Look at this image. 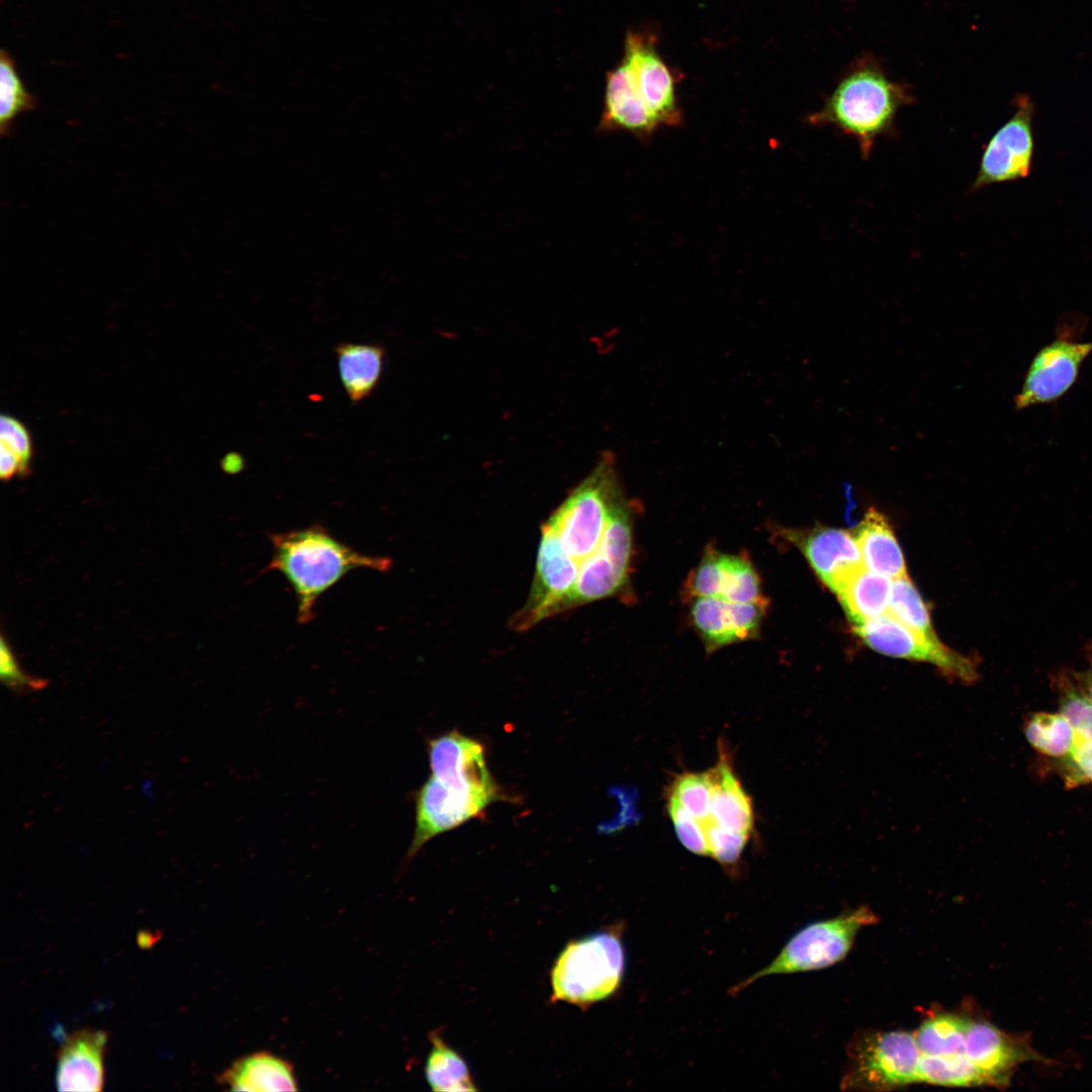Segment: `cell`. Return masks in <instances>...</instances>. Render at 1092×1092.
<instances>
[{
	"label": "cell",
	"instance_id": "4fadbf2b",
	"mask_svg": "<svg viewBox=\"0 0 1092 1092\" xmlns=\"http://www.w3.org/2000/svg\"><path fill=\"white\" fill-rule=\"evenodd\" d=\"M1092 351V342H1076L1061 335L1042 347L1033 357L1020 391L1014 397L1015 410L1051 403L1062 397L1078 378L1080 367Z\"/></svg>",
	"mask_w": 1092,
	"mask_h": 1092
},
{
	"label": "cell",
	"instance_id": "6da1fadb",
	"mask_svg": "<svg viewBox=\"0 0 1092 1092\" xmlns=\"http://www.w3.org/2000/svg\"><path fill=\"white\" fill-rule=\"evenodd\" d=\"M634 513L613 454L604 453L543 522L532 585L513 625L526 631L559 615L583 571L631 573Z\"/></svg>",
	"mask_w": 1092,
	"mask_h": 1092
},
{
	"label": "cell",
	"instance_id": "e0dca14e",
	"mask_svg": "<svg viewBox=\"0 0 1092 1092\" xmlns=\"http://www.w3.org/2000/svg\"><path fill=\"white\" fill-rule=\"evenodd\" d=\"M106 1034L81 1029L65 1038L58 1052L57 1084L60 1091H99L103 1085Z\"/></svg>",
	"mask_w": 1092,
	"mask_h": 1092
},
{
	"label": "cell",
	"instance_id": "5b68a950",
	"mask_svg": "<svg viewBox=\"0 0 1092 1092\" xmlns=\"http://www.w3.org/2000/svg\"><path fill=\"white\" fill-rule=\"evenodd\" d=\"M877 921L876 914L861 906L834 918L808 924L786 943L769 965L733 986L729 993L736 995L765 976L827 968L848 953L862 927Z\"/></svg>",
	"mask_w": 1092,
	"mask_h": 1092
},
{
	"label": "cell",
	"instance_id": "9a60e30c",
	"mask_svg": "<svg viewBox=\"0 0 1092 1092\" xmlns=\"http://www.w3.org/2000/svg\"><path fill=\"white\" fill-rule=\"evenodd\" d=\"M965 1056L981 1072L987 1085L1004 1087L1023 1062L1036 1060L1026 1037L1010 1035L986 1019L971 1018L964 1046Z\"/></svg>",
	"mask_w": 1092,
	"mask_h": 1092
},
{
	"label": "cell",
	"instance_id": "f1b7e54d",
	"mask_svg": "<svg viewBox=\"0 0 1092 1092\" xmlns=\"http://www.w3.org/2000/svg\"><path fill=\"white\" fill-rule=\"evenodd\" d=\"M0 476L10 480L16 475L25 476L30 470L33 455L32 441L26 427L17 419L1 417Z\"/></svg>",
	"mask_w": 1092,
	"mask_h": 1092
},
{
	"label": "cell",
	"instance_id": "8d00e7d4",
	"mask_svg": "<svg viewBox=\"0 0 1092 1092\" xmlns=\"http://www.w3.org/2000/svg\"><path fill=\"white\" fill-rule=\"evenodd\" d=\"M244 458L239 453L231 452L223 456L220 465L226 473H238L244 468Z\"/></svg>",
	"mask_w": 1092,
	"mask_h": 1092
},
{
	"label": "cell",
	"instance_id": "603a6c76",
	"mask_svg": "<svg viewBox=\"0 0 1092 1092\" xmlns=\"http://www.w3.org/2000/svg\"><path fill=\"white\" fill-rule=\"evenodd\" d=\"M432 1049L425 1065V1076L434 1091H476L464 1059L436 1031L430 1034Z\"/></svg>",
	"mask_w": 1092,
	"mask_h": 1092
},
{
	"label": "cell",
	"instance_id": "4dcf8cb0",
	"mask_svg": "<svg viewBox=\"0 0 1092 1092\" xmlns=\"http://www.w3.org/2000/svg\"><path fill=\"white\" fill-rule=\"evenodd\" d=\"M1060 692V713L1069 722L1076 736L1092 742V701L1066 674L1057 678Z\"/></svg>",
	"mask_w": 1092,
	"mask_h": 1092
},
{
	"label": "cell",
	"instance_id": "4316f807",
	"mask_svg": "<svg viewBox=\"0 0 1092 1092\" xmlns=\"http://www.w3.org/2000/svg\"><path fill=\"white\" fill-rule=\"evenodd\" d=\"M1029 744L1045 755L1069 756L1076 741V734L1065 717L1053 713L1033 714L1024 728Z\"/></svg>",
	"mask_w": 1092,
	"mask_h": 1092
},
{
	"label": "cell",
	"instance_id": "8fae6325",
	"mask_svg": "<svg viewBox=\"0 0 1092 1092\" xmlns=\"http://www.w3.org/2000/svg\"><path fill=\"white\" fill-rule=\"evenodd\" d=\"M689 622L707 654L759 638L768 601L740 603L717 598L688 599Z\"/></svg>",
	"mask_w": 1092,
	"mask_h": 1092
},
{
	"label": "cell",
	"instance_id": "52a82bcc",
	"mask_svg": "<svg viewBox=\"0 0 1092 1092\" xmlns=\"http://www.w3.org/2000/svg\"><path fill=\"white\" fill-rule=\"evenodd\" d=\"M502 799L489 791L456 776L432 775L415 794L416 826L406 859L433 837L483 814L488 805Z\"/></svg>",
	"mask_w": 1092,
	"mask_h": 1092
},
{
	"label": "cell",
	"instance_id": "836d02e7",
	"mask_svg": "<svg viewBox=\"0 0 1092 1092\" xmlns=\"http://www.w3.org/2000/svg\"><path fill=\"white\" fill-rule=\"evenodd\" d=\"M0 674L1 680L17 693L34 692L47 685V680L23 672L3 636L0 644Z\"/></svg>",
	"mask_w": 1092,
	"mask_h": 1092
},
{
	"label": "cell",
	"instance_id": "2e32d148",
	"mask_svg": "<svg viewBox=\"0 0 1092 1092\" xmlns=\"http://www.w3.org/2000/svg\"><path fill=\"white\" fill-rule=\"evenodd\" d=\"M660 127L639 95L630 70L622 60L607 72L604 108L599 123L601 131L623 130L642 141L649 140Z\"/></svg>",
	"mask_w": 1092,
	"mask_h": 1092
},
{
	"label": "cell",
	"instance_id": "83f0119b",
	"mask_svg": "<svg viewBox=\"0 0 1092 1092\" xmlns=\"http://www.w3.org/2000/svg\"><path fill=\"white\" fill-rule=\"evenodd\" d=\"M887 613L927 639L940 641L933 629L928 607L907 575L893 579Z\"/></svg>",
	"mask_w": 1092,
	"mask_h": 1092
},
{
	"label": "cell",
	"instance_id": "cb8c5ba5",
	"mask_svg": "<svg viewBox=\"0 0 1092 1092\" xmlns=\"http://www.w3.org/2000/svg\"><path fill=\"white\" fill-rule=\"evenodd\" d=\"M970 1017L941 1012L924 1020L913 1032L922 1055L952 1056L964 1054Z\"/></svg>",
	"mask_w": 1092,
	"mask_h": 1092
},
{
	"label": "cell",
	"instance_id": "ffe728a7",
	"mask_svg": "<svg viewBox=\"0 0 1092 1092\" xmlns=\"http://www.w3.org/2000/svg\"><path fill=\"white\" fill-rule=\"evenodd\" d=\"M220 1081L234 1091H296L293 1068L285 1060L267 1052L248 1055L233 1063Z\"/></svg>",
	"mask_w": 1092,
	"mask_h": 1092
},
{
	"label": "cell",
	"instance_id": "7a4b0ae2",
	"mask_svg": "<svg viewBox=\"0 0 1092 1092\" xmlns=\"http://www.w3.org/2000/svg\"><path fill=\"white\" fill-rule=\"evenodd\" d=\"M912 102L909 87L892 80L876 58L866 55L849 66L807 122L832 125L853 138L868 159L877 139L891 133L899 110Z\"/></svg>",
	"mask_w": 1092,
	"mask_h": 1092
},
{
	"label": "cell",
	"instance_id": "d6a6232c",
	"mask_svg": "<svg viewBox=\"0 0 1092 1092\" xmlns=\"http://www.w3.org/2000/svg\"><path fill=\"white\" fill-rule=\"evenodd\" d=\"M667 810L675 833L681 844L690 851L709 856L707 839L702 823L677 801L667 796Z\"/></svg>",
	"mask_w": 1092,
	"mask_h": 1092
},
{
	"label": "cell",
	"instance_id": "f546056e",
	"mask_svg": "<svg viewBox=\"0 0 1092 1092\" xmlns=\"http://www.w3.org/2000/svg\"><path fill=\"white\" fill-rule=\"evenodd\" d=\"M668 797L677 801L700 822L711 817L712 786L708 771L677 776L669 787Z\"/></svg>",
	"mask_w": 1092,
	"mask_h": 1092
},
{
	"label": "cell",
	"instance_id": "d590c367",
	"mask_svg": "<svg viewBox=\"0 0 1092 1092\" xmlns=\"http://www.w3.org/2000/svg\"><path fill=\"white\" fill-rule=\"evenodd\" d=\"M1089 664L1086 669L1074 672V680L1085 695L1092 701V642L1086 646Z\"/></svg>",
	"mask_w": 1092,
	"mask_h": 1092
},
{
	"label": "cell",
	"instance_id": "e575fe53",
	"mask_svg": "<svg viewBox=\"0 0 1092 1092\" xmlns=\"http://www.w3.org/2000/svg\"><path fill=\"white\" fill-rule=\"evenodd\" d=\"M1075 767L1086 779L1092 781V742L1076 736L1075 745L1069 755Z\"/></svg>",
	"mask_w": 1092,
	"mask_h": 1092
},
{
	"label": "cell",
	"instance_id": "7c38bea8",
	"mask_svg": "<svg viewBox=\"0 0 1092 1092\" xmlns=\"http://www.w3.org/2000/svg\"><path fill=\"white\" fill-rule=\"evenodd\" d=\"M634 85L661 126H679L682 112L675 94V79L655 47L653 36L629 31L625 37L624 56Z\"/></svg>",
	"mask_w": 1092,
	"mask_h": 1092
},
{
	"label": "cell",
	"instance_id": "30bf717a",
	"mask_svg": "<svg viewBox=\"0 0 1092 1092\" xmlns=\"http://www.w3.org/2000/svg\"><path fill=\"white\" fill-rule=\"evenodd\" d=\"M775 529L782 540L802 553L820 582L833 594L864 566L853 534L846 530L827 526Z\"/></svg>",
	"mask_w": 1092,
	"mask_h": 1092
},
{
	"label": "cell",
	"instance_id": "44dd1931",
	"mask_svg": "<svg viewBox=\"0 0 1092 1092\" xmlns=\"http://www.w3.org/2000/svg\"><path fill=\"white\" fill-rule=\"evenodd\" d=\"M342 385L352 402L370 396L384 364V348L374 343H341L335 347Z\"/></svg>",
	"mask_w": 1092,
	"mask_h": 1092
},
{
	"label": "cell",
	"instance_id": "277c9868",
	"mask_svg": "<svg viewBox=\"0 0 1092 1092\" xmlns=\"http://www.w3.org/2000/svg\"><path fill=\"white\" fill-rule=\"evenodd\" d=\"M622 923L569 941L550 973L551 1001L582 1009L614 995L625 973Z\"/></svg>",
	"mask_w": 1092,
	"mask_h": 1092
},
{
	"label": "cell",
	"instance_id": "8992f818",
	"mask_svg": "<svg viewBox=\"0 0 1092 1092\" xmlns=\"http://www.w3.org/2000/svg\"><path fill=\"white\" fill-rule=\"evenodd\" d=\"M849 1068L843 1077L846 1089L889 1090L918 1083L921 1053L914 1033L873 1031L856 1036L849 1044Z\"/></svg>",
	"mask_w": 1092,
	"mask_h": 1092
},
{
	"label": "cell",
	"instance_id": "5bb4252c",
	"mask_svg": "<svg viewBox=\"0 0 1092 1092\" xmlns=\"http://www.w3.org/2000/svg\"><path fill=\"white\" fill-rule=\"evenodd\" d=\"M686 599L717 598L750 603L766 602L761 579L752 561L744 555L723 552L708 545L685 582Z\"/></svg>",
	"mask_w": 1092,
	"mask_h": 1092
},
{
	"label": "cell",
	"instance_id": "3957f363",
	"mask_svg": "<svg viewBox=\"0 0 1092 1092\" xmlns=\"http://www.w3.org/2000/svg\"><path fill=\"white\" fill-rule=\"evenodd\" d=\"M269 538L272 557L266 569L280 572L291 585L300 624L314 618L321 596L350 571L358 568L386 571L390 566L387 557L360 553L321 525L274 533Z\"/></svg>",
	"mask_w": 1092,
	"mask_h": 1092
},
{
	"label": "cell",
	"instance_id": "ba28073f",
	"mask_svg": "<svg viewBox=\"0 0 1092 1092\" xmlns=\"http://www.w3.org/2000/svg\"><path fill=\"white\" fill-rule=\"evenodd\" d=\"M853 630L866 645L881 654L930 663L946 678L966 685L979 677L977 659L946 647L941 641L927 639L887 612L853 626Z\"/></svg>",
	"mask_w": 1092,
	"mask_h": 1092
},
{
	"label": "cell",
	"instance_id": "d4e9b609",
	"mask_svg": "<svg viewBox=\"0 0 1092 1092\" xmlns=\"http://www.w3.org/2000/svg\"><path fill=\"white\" fill-rule=\"evenodd\" d=\"M36 107V100L25 88L15 61L5 50L0 55V133L10 136L15 119Z\"/></svg>",
	"mask_w": 1092,
	"mask_h": 1092
},
{
	"label": "cell",
	"instance_id": "9c48e42d",
	"mask_svg": "<svg viewBox=\"0 0 1092 1092\" xmlns=\"http://www.w3.org/2000/svg\"><path fill=\"white\" fill-rule=\"evenodd\" d=\"M1013 115L990 138L970 192L1029 175L1034 152L1035 104L1027 94L1014 98Z\"/></svg>",
	"mask_w": 1092,
	"mask_h": 1092
},
{
	"label": "cell",
	"instance_id": "d6986e66",
	"mask_svg": "<svg viewBox=\"0 0 1092 1092\" xmlns=\"http://www.w3.org/2000/svg\"><path fill=\"white\" fill-rule=\"evenodd\" d=\"M723 752L717 764L708 770L712 786L710 816L722 827L750 835L754 819L752 802Z\"/></svg>",
	"mask_w": 1092,
	"mask_h": 1092
},
{
	"label": "cell",
	"instance_id": "484cf974",
	"mask_svg": "<svg viewBox=\"0 0 1092 1092\" xmlns=\"http://www.w3.org/2000/svg\"><path fill=\"white\" fill-rule=\"evenodd\" d=\"M918 1083L942 1086H981L987 1085L981 1072L965 1056H920Z\"/></svg>",
	"mask_w": 1092,
	"mask_h": 1092
},
{
	"label": "cell",
	"instance_id": "7402d4cb",
	"mask_svg": "<svg viewBox=\"0 0 1092 1092\" xmlns=\"http://www.w3.org/2000/svg\"><path fill=\"white\" fill-rule=\"evenodd\" d=\"M891 590L889 577L863 566L835 595L850 623L856 626L887 612Z\"/></svg>",
	"mask_w": 1092,
	"mask_h": 1092
},
{
	"label": "cell",
	"instance_id": "ac0fdd59",
	"mask_svg": "<svg viewBox=\"0 0 1092 1092\" xmlns=\"http://www.w3.org/2000/svg\"><path fill=\"white\" fill-rule=\"evenodd\" d=\"M863 565L895 579L907 575L902 549L888 519L870 508L853 532Z\"/></svg>",
	"mask_w": 1092,
	"mask_h": 1092
},
{
	"label": "cell",
	"instance_id": "1f68e13d",
	"mask_svg": "<svg viewBox=\"0 0 1092 1092\" xmlns=\"http://www.w3.org/2000/svg\"><path fill=\"white\" fill-rule=\"evenodd\" d=\"M705 831L709 856L723 867H734L741 857L749 834L716 824L712 818L701 822Z\"/></svg>",
	"mask_w": 1092,
	"mask_h": 1092
}]
</instances>
